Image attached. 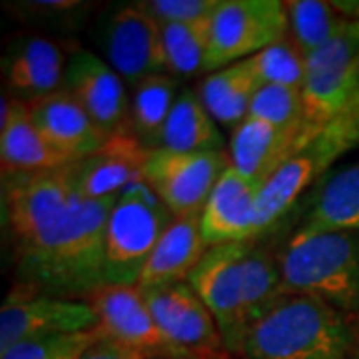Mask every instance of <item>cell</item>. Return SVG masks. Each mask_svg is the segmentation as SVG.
Listing matches in <instances>:
<instances>
[{"instance_id": "cell-2", "label": "cell", "mask_w": 359, "mask_h": 359, "mask_svg": "<svg viewBox=\"0 0 359 359\" xmlns=\"http://www.w3.org/2000/svg\"><path fill=\"white\" fill-rule=\"evenodd\" d=\"M188 283L210 309L231 359L248 327L285 294L280 254L257 240L208 248Z\"/></svg>"}, {"instance_id": "cell-1", "label": "cell", "mask_w": 359, "mask_h": 359, "mask_svg": "<svg viewBox=\"0 0 359 359\" xmlns=\"http://www.w3.org/2000/svg\"><path fill=\"white\" fill-rule=\"evenodd\" d=\"M114 198L82 200L39 240L14 250L16 282L39 294L88 302L106 285V224Z\"/></svg>"}, {"instance_id": "cell-10", "label": "cell", "mask_w": 359, "mask_h": 359, "mask_svg": "<svg viewBox=\"0 0 359 359\" xmlns=\"http://www.w3.org/2000/svg\"><path fill=\"white\" fill-rule=\"evenodd\" d=\"M98 330V316L88 302L52 297L13 285L0 309V353L30 339Z\"/></svg>"}, {"instance_id": "cell-34", "label": "cell", "mask_w": 359, "mask_h": 359, "mask_svg": "<svg viewBox=\"0 0 359 359\" xmlns=\"http://www.w3.org/2000/svg\"><path fill=\"white\" fill-rule=\"evenodd\" d=\"M334 122L346 132V136L355 148L359 144V65L358 70H355V78H353V88H351L349 102H347L341 116Z\"/></svg>"}, {"instance_id": "cell-12", "label": "cell", "mask_w": 359, "mask_h": 359, "mask_svg": "<svg viewBox=\"0 0 359 359\" xmlns=\"http://www.w3.org/2000/svg\"><path fill=\"white\" fill-rule=\"evenodd\" d=\"M353 146L344 130L330 124L320 136L287 160L271 178L262 186L257 196V240L273 230V226L290 212L316 180L323 178L337 158L349 152Z\"/></svg>"}, {"instance_id": "cell-25", "label": "cell", "mask_w": 359, "mask_h": 359, "mask_svg": "<svg viewBox=\"0 0 359 359\" xmlns=\"http://www.w3.org/2000/svg\"><path fill=\"white\" fill-rule=\"evenodd\" d=\"M158 148L172 152H224V140L216 120L205 110L200 96L192 90H182L168 116ZM156 148V150H158Z\"/></svg>"}, {"instance_id": "cell-3", "label": "cell", "mask_w": 359, "mask_h": 359, "mask_svg": "<svg viewBox=\"0 0 359 359\" xmlns=\"http://www.w3.org/2000/svg\"><path fill=\"white\" fill-rule=\"evenodd\" d=\"M358 351L349 313L313 295L283 294L248 327L233 359H349Z\"/></svg>"}, {"instance_id": "cell-22", "label": "cell", "mask_w": 359, "mask_h": 359, "mask_svg": "<svg viewBox=\"0 0 359 359\" xmlns=\"http://www.w3.org/2000/svg\"><path fill=\"white\" fill-rule=\"evenodd\" d=\"M205 252L208 244L202 233V214L174 218L142 269L138 287L150 290L188 282Z\"/></svg>"}, {"instance_id": "cell-38", "label": "cell", "mask_w": 359, "mask_h": 359, "mask_svg": "<svg viewBox=\"0 0 359 359\" xmlns=\"http://www.w3.org/2000/svg\"><path fill=\"white\" fill-rule=\"evenodd\" d=\"M228 359H231V358H228Z\"/></svg>"}, {"instance_id": "cell-26", "label": "cell", "mask_w": 359, "mask_h": 359, "mask_svg": "<svg viewBox=\"0 0 359 359\" xmlns=\"http://www.w3.org/2000/svg\"><path fill=\"white\" fill-rule=\"evenodd\" d=\"M178 94V80L168 72L150 74L134 86L130 98V130L148 150L158 148Z\"/></svg>"}, {"instance_id": "cell-29", "label": "cell", "mask_w": 359, "mask_h": 359, "mask_svg": "<svg viewBox=\"0 0 359 359\" xmlns=\"http://www.w3.org/2000/svg\"><path fill=\"white\" fill-rule=\"evenodd\" d=\"M245 60L257 80L262 82V86L276 84L287 88H304L306 56L297 48L294 40L290 39V34Z\"/></svg>"}, {"instance_id": "cell-8", "label": "cell", "mask_w": 359, "mask_h": 359, "mask_svg": "<svg viewBox=\"0 0 359 359\" xmlns=\"http://www.w3.org/2000/svg\"><path fill=\"white\" fill-rule=\"evenodd\" d=\"M359 65V20L347 22L339 34L306 56L304 104L313 128H327L346 110Z\"/></svg>"}, {"instance_id": "cell-4", "label": "cell", "mask_w": 359, "mask_h": 359, "mask_svg": "<svg viewBox=\"0 0 359 359\" xmlns=\"http://www.w3.org/2000/svg\"><path fill=\"white\" fill-rule=\"evenodd\" d=\"M278 254L285 294L313 295L349 316L358 313V230L297 228Z\"/></svg>"}, {"instance_id": "cell-30", "label": "cell", "mask_w": 359, "mask_h": 359, "mask_svg": "<svg viewBox=\"0 0 359 359\" xmlns=\"http://www.w3.org/2000/svg\"><path fill=\"white\" fill-rule=\"evenodd\" d=\"M250 116L280 128H294L308 122L302 90L276 84H264L257 90L250 108Z\"/></svg>"}, {"instance_id": "cell-37", "label": "cell", "mask_w": 359, "mask_h": 359, "mask_svg": "<svg viewBox=\"0 0 359 359\" xmlns=\"http://www.w3.org/2000/svg\"><path fill=\"white\" fill-rule=\"evenodd\" d=\"M349 359H359V351H358V353H355V355H351V358H349Z\"/></svg>"}, {"instance_id": "cell-23", "label": "cell", "mask_w": 359, "mask_h": 359, "mask_svg": "<svg viewBox=\"0 0 359 359\" xmlns=\"http://www.w3.org/2000/svg\"><path fill=\"white\" fill-rule=\"evenodd\" d=\"M299 228L359 231V162L321 178Z\"/></svg>"}, {"instance_id": "cell-28", "label": "cell", "mask_w": 359, "mask_h": 359, "mask_svg": "<svg viewBox=\"0 0 359 359\" xmlns=\"http://www.w3.org/2000/svg\"><path fill=\"white\" fill-rule=\"evenodd\" d=\"M285 8L290 18V39L304 52V56L327 44L349 22V18L339 13L332 2L292 0L285 2Z\"/></svg>"}, {"instance_id": "cell-35", "label": "cell", "mask_w": 359, "mask_h": 359, "mask_svg": "<svg viewBox=\"0 0 359 359\" xmlns=\"http://www.w3.org/2000/svg\"><path fill=\"white\" fill-rule=\"evenodd\" d=\"M82 359H142L140 355L132 353L124 347L116 346L114 341L104 339L102 335L98 334V339L92 344L88 351L82 355Z\"/></svg>"}, {"instance_id": "cell-27", "label": "cell", "mask_w": 359, "mask_h": 359, "mask_svg": "<svg viewBox=\"0 0 359 359\" xmlns=\"http://www.w3.org/2000/svg\"><path fill=\"white\" fill-rule=\"evenodd\" d=\"M164 65L170 76L190 78L205 72L212 39V18L186 25H160Z\"/></svg>"}, {"instance_id": "cell-5", "label": "cell", "mask_w": 359, "mask_h": 359, "mask_svg": "<svg viewBox=\"0 0 359 359\" xmlns=\"http://www.w3.org/2000/svg\"><path fill=\"white\" fill-rule=\"evenodd\" d=\"M174 222V214L146 182H134L116 196L106 224V285H138L156 244Z\"/></svg>"}, {"instance_id": "cell-24", "label": "cell", "mask_w": 359, "mask_h": 359, "mask_svg": "<svg viewBox=\"0 0 359 359\" xmlns=\"http://www.w3.org/2000/svg\"><path fill=\"white\" fill-rule=\"evenodd\" d=\"M259 88L262 82L252 72L248 60H242L205 76L198 96L218 124L233 130L250 116Z\"/></svg>"}, {"instance_id": "cell-32", "label": "cell", "mask_w": 359, "mask_h": 359, "mask_svg": "<svg viewBox=\"0 0 359 359\" xmlns=\"http://www.w3.org/2000/svg\"><path fill=\"white\" fill-rule=\"evenodd\" d=\"M96 339H98V330L30 339L0 353V359H82V355Z\"/></svg>"}, {"instance_id": "cell-13", "label": "cell", "mask_w": 359, "mask_h": 359, "mask_svg": "<svg viewBox=\"0 0 359 359\" xmlns=\"http://www.w3.org/2000/svg\"><path fill=\"white\" fill-rule=\"evenodd\" d=\"M96 42L106 62L134 88L150 74L166 72L160 25L140 2L116 6L106 14Z\"/></svg>"}, {"instance_id": "cell-21", "label": "cell", "mask_w": 359, "mask_h": 359, "mask_svg": "<svg viewBox=\"0 0 359 359\" xmlns=\"http://www.w3.org/2000/svg\"><path fill=\"white\" fill-rule=\"evenodd\" d=\"M25 104L44 138L76 162L94 154L106 142V136L92 122L88 112L65 88Z\"/></svg>"}, {"instance_id": "cell-36", "label": "cell", "mask_w": 359, "mask_h": 359, "mask_svg": "<svg viewBox=\"0 0 359 359\" xmlns=\"http://www.w3.org/2000/svg\"><path fill=\"white\" fill-rule=\"evenodd\" d=\"M332 4L347 18L359 20V0H334Z\"/></svg>"}, {"instance_id": "cell-14", "label": "cell", "mask_w": 359, "mask_h": 359, "mask_svg": "<svg viewBox=\"0 0 359 359\" xmlns=\"http://www.w3.org/2000/svg\"><path fill=\"white\" fill-rule=\"evenodd\" d=\"M98 334L142 359H184L170 346L138 285H104L88 297Z\"/></svg>"}, {"instance_id": "cell-16", "label": "cell", "mask_w": 359, "mask_h": 359, "mask_svg": "<svg viewBox=\"0 0 359 359\" xmlns=\"http://www.w3.org/2000/svg\"><path fill=\"white\" fill-rule=\"evenodd\" d=\"M320 134L321 130L313 128L309 122L294 128H280L248 116L242 124L231 130V168L264 186L287 160L299 154Z\"/></svg>"}, {"instance_id": "cell-20", "label": "cell", "mask_w": 359, "mask_h": 359, "mask_svg": "<svg viewBox=\"0 0 359 359\" xmlns=\"http://www.w3.org/2000/svg\"><path fill=\"white\" fill-rule=\"evenodd\" d=\"M0 160L2 176L60 170L76 162L54 148L32 122L26 104L6 96V92H2Z\"/></svg>"}, {"instance_id": "cell-11", "label": "cell", "mask_w": 359, "mask_h": 359, "mask_svg": "<svg viewBox=\"0 0 359 359\" xmlns=\"http://www.w3.org/2000/svg\"><path fill=\"white\" fill-rule=\"evenodd\" d=\"M152 318L184 359H228L218 325L188 282L142 290Z\"/></svg>"}, {"instance_id": "cell-15", "label": "cell", "mask_w": 359, "mask_h": 359, "mask_svg": "<svg viewBox=\"0 0 359 359\" xmlns=\"http://www.w3.org/2000/svg\"><path fill=\"white\" fill-rule=\"evenodd\" d=\"M62 88L88 112L92 122L108 138L130 130V100L124 82L100 56L76 48L70 52Z\"/></svg>"}, {"instance_id": "cell-19", "label": "cell", "mask_w": 359, "mask_h": 359, "mask_svg": "<svg viewBox=\"0 0 359 359\" xmlns=\"http://www.w3.org/2000/svg\"><path fill=\"white\" fill-rule=\"evenodd\" d=\"M150 152L132 132L108 138L102 148L72 166L80 198L104 200L118 196L126 186L142 180Z\"/></svg>"}, {"instance_id": "cell-31", "label": "cell", "mask_w": 359, "mask_h": 359, "mask_svg": "<svg viewBox=\"0 0 359 359\" xmlns=\"http://www.w3.org/2000/svg\"><path fill=\"white\" fill-rule=\"evenodd\" d=\"M90 8L92 4L78 0H26L6 4V11L20 20L56 28H76L84 22Z\"/></svg>"}, {"instance_id": "cell-18", "label": "cell", "mask_w": 359, "mask_h": 359, "mask_svg": "<svg viewBox=\"0 0 359 359\" xmlns=\"http://www.w3.org/2000/svg\"><path fill=\"white\" fill-rule=\"evenodd\" d=\"M262 186L228 168L202 210V233L208 248L257 240V196Z\"/></svg>"}, {"instance_id": "cell-7", "label": "cell", "mask_w": 359, "mask_h": 359, "mask_svg": "<svg viewBox=\"0 0 359 359\" xmlns=\"http://www.w3.org/2000/svg\"><path fill=\"white\" fill-rule=\"evenodd\" d=\"M290 34L285 2L222 0L212 16V39L205 72L242 62Z\"/></svg>"}, {"instance_id": "cell-9", "label": "cell", "mask_w": 359, "mask_h": 359, "mask_svg": "<svg viewBox=\"0 0 359 359\" xmlns=\"http://www.w3.org/2000/svg\"><path fill=\"white\" fill-rule=\"evenodd\" d=\"M230 166L226 152L186 154L158 148L144 164L142 182L152 188L174 218H186L202 214L210 194Z\"/></svg>"}, {"instance_id": "cell-6", "label": "cell", "mask_w": 359, "mask_h": 359, "mask_svg": "<svg viewBox=\"0 0 359 359\" xmlns=\"http://www.w3.org/2000/svg\"><path fill=\"white\" fill-rule=\"evenodd\" d=\"M72 166L2 176V224L14 250L39 240L82 202Z\"/></svg>"}, {"instance_id": "cell-17", "label": "cell", "mask_w": 359, "mask_h": 359, "mask_svg": "<svg viewBox=\"0 0 359 359\" xmlns=\"http://www.w3.org/2000/svg\"><path fill=\"white\" fill-rule=\"evenodd\" d=\"M68 56L58 40L40 34L14 39L2 58L4 92L18 102H32L62 90Z\"/></svg>"}, {"instance_id": "cell-33", "label": "cell", "mask_w": 359, "mask_h": 359, "mask_svg": "<svg viewBox=\"0 0 359 359\" xmlns=\"http://www.w3.org/2000/svg\"><path fill=\"white\" fill-rule=\"evenodd\" d=\"M222 0H144L140 6L158 25H186L212 18Z\"/></svg>"}]
</instances>
